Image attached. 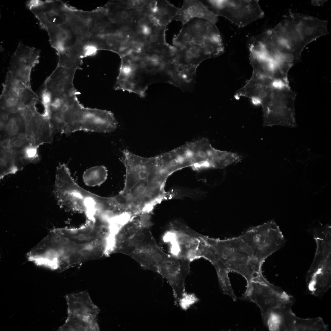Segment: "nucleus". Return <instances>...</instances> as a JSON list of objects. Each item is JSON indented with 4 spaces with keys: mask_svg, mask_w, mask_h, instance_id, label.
<instances>
[{
    "mask_svg": "<svg viewBox=\"0 0 331 331\" xmlns=\"http://www.w3.org/2000/svg\"><path fill=\"white\" fill-rule=\"evenodd\" d=\"M23 110L11 112L6 123L0 125L1 140L10 139L25 135Z\"/></svg>",
    "mask_w": 331,
    "mask_h": 331,
    "instance_id": "obj_19",
    "label": "nucleus"
},
{
    "mask_svg": "<svg viewBox=\"0 0 331 331\" xmlns=\"http://www.w3.org/2000/svg\"><path fill=\"white\" fill-rule=\"evenodd\" d=\"M54 192L62 205L84 212L89 219L107 216L112 210V197L100 196L82 188L74 181L68 169H62L57 173Z\"/></svg>",
    "mask_w": 331,
    "mask_h": 331,
    "instance_id": "obj_5",
    "label": "nucleus"
},
{
    "mask_svg": "<svg viewBox=\"0 0 331 331\" xmlns=\"http://www.w3.org/2000/svg\"><path fill=\"white\" fill-rule=\"evenodd\" d=\"M267 32L271 44L280 54L291 56L297 62L305 47L319 35L318 26L311 17L291 13Z\"/></svg>",
    "mask_w": 331,
    "mask_h": 331,
    "instance_id": "obj_3",
    "label": "nucleus"
},
{
    "mask_svg": "<svg viewBox=\"0 0 331 331\" xmlns=\"http://www.w3.org/2000/svg\"><path fill=\"white\" fill-rule=\"evenodd\" d=\"M111 234L103 220L89 219L78 228H58L54 249L64 270L110 253Z\"/></svg>",
    "mask_w": 331,
    "mask_h": 331,
    "instance_id": "obj_2",
    "label": "nucleus"
},
{
    "mask_svg": "<svg viewBox=\"0 0 331 331\" xmlns=\"http://www.w3.org/2000/svg\"><path fill=\"white\" fill-rule=\"evenodd\" d=\"M285 331H325L328 325L321 317L303 318L297 317L291 308L284 316Z\"/></svg>",
    "mask_w": 331,
    "mask_h": 331,
    "instance_id": "obj_17",
    "label": "nucleus"
},
{
    "mask_svg": "<svg viewBox=\"0 0 331 331\" xmlns=\"http://www.w3.org/2000/svg\"><path fill=\"white\" fill-rule=\"evenodd\" d=\"M241 299L249 300L258 306L263 321L273 309L293 301V296L269 282H251Z\"/></svg>",
    "mask_w": 331,
    "mask_h": 331,
    "instance_id": "obj_9",
    "label": "nucleus"
},
{
    "mask_svg": "<svg viewBox=\"0 0 331 331\" xmlns=\"http://www.w3.org/2000/svg\"><path fill=\"white\" fill-rule=\"evenodd\" d=\"M159 56L157 54H153L150 57L151 60L153 62H159Z\"/></svg>",
    "mask_w": 331,
    "mask_h": 331,
    "instance_id": "obj_28",
    "label": "nucleus"
},
{
    "mask_svg": "<svg viewBox=\"0 0 331 331\" xmlns=\"http://www.w3.org/2000/svg\"><path fill=\"white\" fill-rule=\"evenodd\" d=\"M293 301L283 304L272 310L263 321L270 331H285L284 316L287 310L291 308Z\"/></svg>",
    "mask_w": 331,
    "mask_h": 331,
    "instance_id": "obj_21",
    "label": "nucleus"
},
{
    "mask_svg": "<svg viewBox=\"0 0 331 331\" xmlns=\"http://www.w3.org/2000/svg\"><path fill=\"white\" fill-rule=\"evenodd\" d=\"M190 263L188 261L169 255L158 268L157 272L165 278L171 286L176 305L186 293L185 282L190 272Z\"/></svg>",
    "mask_w": 331,
    "mask_h": 331,
    "instance_id": "obj_11",
    "label": "nucleus"
},
{
    "mask_svg": "<svg viewBox=\"0 0 331 331\" xmlns=\"http://www.w3.org/2000/svg\"><path fill=\"white\" fill-rule=\"evenodd\" d=\"M107 171L103 166H97L86 170L83 175L85 184L88 186H94L101 184L106 180Z\"/></svg>",
    "mask_w": 331,
    "mask_h": 331,
    "instance_id": "obj_24",
    "label": "nucleus"
},
{
    "mask_svg": "<svg viewBox=\"0 0 331 331\" xmlns=\"http://www.w3.org/2000/svg\"><path fill=\"white\" fill-rule=\"evenodd\" d=\"M215 269L219 287L223 293L230 296L234 301L237 298L232 289L229 277V271L225 265L219 259L212 264Z\"/></svg>",
    "mask_w": 331,
    "mask_h": 331,
    "instance_id": "obj_22",
    "label": "nucleus"
},
{
    "mask_svg": "<svg viewBox=\"0 0 331 331\" xmlns=\"http://www.w3.org/2000/svg\"><path fill=\"white\" fill-rule=\"evenodd\" d=\"M296 95L290 87L281 89L272 88L270 100L262 106L263 126L296 127L295 108Z\"/></svg>",
    "mask_w": 331,
    "mask_h": 331,
    "instance_id": "obj_7",
    "label": "nucleus"
},
{
    "mask_svg": "<svg viewBox=\"0 0 331 331\" xmlns=\"http://www.w3.org/2000/svg\"><path fill=\"white\" fill-rule=\"evenodd\" d=\"M194 18L204 19L215 24L218 21L217 16L201 1L196 0H184L181 7L173 19L181 22L183 25Z\"/></svg>",
    "mask_w": 331,
    "mask_h": 331,
    "instance_id": "obj_16",
    "label": "nucleus"
},
{
    "mask_svg": "<svg viewBox=\"0 0 331 331\" xmlns=\"http://www.w3.org/2000/svg\"><path fill=\"white\" fill-rule=\"evenodd\" d=\"M32 141L39 146L44 143H51L55 133L49 119L40 113L34 106L33 110Z\"/></svg>",
    "mask_w": 331,
    "mask_h": 331,
    "instance_id": "obj_18",
    "label": "nucleus"
},
{
    "mask_svg": "<svg viewBox=\"0 0 331 331\" xmlns=\"http://www.w3.org/2000/svg\"><path fill=\"white\" fill-rule=\"evenodd\" d=\"M150 72L151 74H155L157 72V70L155 68H152L150 70Z\"/></svg>",
    "mask_w": 331,
    "mask_h": 331,
    "instance_id": "obj_31",
    "label": "nucleus"
},
{
    "mask_svg": "<svg viewBox=\"0 0 331 331\" xmlns=\"http://www.w3.org/2000/svg\"><path fill=\"white\" fill-rule=\"evenodd\" d=\"M120 159L126 170L124 188L117 195L123 211L133 216L149 214L162 201L172 197L165 190L168 177L149 157L137 155L127 149Z\"/></svg>",
    "mask_w": 331,
    "mask_h": 331,
    "instance_id": "obj_1",
    "label": "nucleus"
},
{
    "mask_svg": "<svg viewBox=\"0 0 331 331\" xmlns=\"http://www.w3.org/2000/svg\"><path fill=\"white\" fill-rule=\"evenodd\" d=\"M67 313L85 317L97 318L99 308L91 300L87 291L73 293L65 296Z\"/></svg>",
    "mask_w": 331,
    "mask_h": 331,
    "instance_id": "obj_15",
    "label": "nucleus"
},
{
    "mask_svg": "<svg viewBox=\"0 0 331 331\" xmlns=\"http://www.w3.org/2000/svg\"><path fill=\"white\" fill-rule=\"evenodd\" d=\"M324 2V1H313L312 2L313 4L315 5H320L321 4H322Z\"/></svg>",
    "mask_w": 331,
    "mask_h": 331,
    "instance_id": "obj_30",
    "label": "nucleus"
},
{
    "mask_svg": "<svg viewBox=\"0 0 331 331\" xmlns=\"http://www.w3.org/2000/svg\"><path fill=\"white\" fill-rule=\"evenodd\" d=\"M37 95L7 72L0 96V108L15 112L38 99Z\"/></svg>",
    "mask_w": 331,
    "mask_h": 331,
    "instance_id": "obj_10",
    "label": "nucleus"
},
{
    "mask_svg": "<svg viewBox=\"0 0 331 331\" xmlns=\"http://www.w3.org/2000/svg\"><path fill=\"white\" fill-rule=\"evenodd\" d=\"M50 120L55 133L69 135L78 131L108 133L110 124L104 110L85 108L77 97L51 110Z\"/></svg>",
    "mask_w": 331,
    "mask_h": 331,
    "instance_id": "obj_4",
    "label": "nucleus"
},
{
    "mask_svg": "<svg viewBox=\"0 0 331 331\" xmlns=\"http://www.w3.org/2000/svg\"><path fill=\"white\" fill-rule=\"evenodd\" d=\"M217 16L226 18L239 28L262 18L264 13L258 0H204L201 1Z\"/></svg>",
    "mask_w": 331,
    "mask_h": 331,
    "instance_id": "obj_8",
    "label": "nucleus"
},
{
    "mask_svg": "<svg viewBox=\"0 0 331 331\" xmlns=\"http://www.w3.org/2000/svg\"><path fill=\"white\" fill-rule=\"evenodd\" d=\"M198 300L194 294H188L185 293L179 300L178 305L183 310H185L196 302Z\"/></svg>",
    "mask_w": 331,
    "mask_h": 331,
    "instance_id": "obj_26",
    "label": "nucleus"
},
{
    "mask_svg": "<svg viewBox=\"0 0 331 331\" xmlns=\"http://www.w3.org/2000/svg\"><path fill=\"white\" fill-rule=\"evenodd\" d=\"M157 4L158 10L155 14L157 23L161 26H166L176 16L179 8L166 1H159Z\"/></svg>",
    "mask_w": 331,
    "mask_h": 331,
    "instance_id": "obj_23",
    "label": "nucleus"
},
{
    "mask_svg": "<svg viewBox=\"0 0 331 331\" xmlns=\"http://www.w3.org/2000/svg\"><path fill=\"white\" fill-rule=\"evenodd\" d=\"M31 144L25 135L4 140L5 147L10 148L18 152H21L27 146Z\"/></svg>",
    "mask_w": 331,
    "mask_h": 331,
    "instance_id": "obj_25",
    "label": "nucleus"
},
{
    "mask_svg": "<svg viewBox=\"0 0 331 331\" xmlns=\"http://www.w3.org/2000/svg\"><path fill=\"white\" fill-rule=\"evenodd\" d=\"M163 238L172 256L191 263L202 258L203 235L187 225L177 221L172 223Z\"/></svg>",
    "mask_w": 331,
    "mask_h": 331,
    "instance_id": "obj_6",
    "label": "nucleus"
},
{
    "mask_svg": "<svg viewBox=\"0 0 331 331\" xmlns=\"http://www.w3.org/2000/svg\"><path fill=\"white\" fill-rule=\"evenodd\" d=\"M67 314L68 316L64 323L59 328L58 330L99 331L97 318L85 317L69 313Z\"/></svg>",
    "mask_w": 331,
    "mask_h": 331,
    "instance_id": "obj_20",
    "label": "nucleus"
},
{
    "mask_svg": "<svg viewBox=\"0 0 331 331\" xmlns=\"http://www.w3.org/2000/svg\"><path fill=\"white\" fill-rule=\"evenodd\" d=\"M306 281L310 294L323 295L331 286V260L313 261L307 274Z\"/></svg>",
    "mask_w": 331,
    "mask_h": 331,
    "instance_id": "obj_14",
    "label": "nucleus"
},
{
    "mask_svg": "<svg viewBox=\"0 0 331 331\" xmlns=\"http://www.w3.org/2000/svg\"><path fill=\"white\" fill-rule=\"evenodd\" d=\"M76 70L57 66L44 85L43 89L49 95L51 101L77 93L73 83Z\"/></svg>",
    "mask_w": 331,
    "mask_h": 331,
    "instance_id": "obj_13",
    "label": "nucleus"
},
{
    "mask_svg": "<svg viewBox=\"0 0 331 331\" xmlns=\"http://www.w3.org/2000/svg\"><path fill=\"white\" fill-rule=\"evenodd\" d=\"M40 51L19 43L11 58L8 72L15 79L31 88V74L38 63Z\"/></svg>",
    "mask_w": 331,
    "mask_h": 331,
    "instance_id": "obj_12",
    "label": "nucleus"
},
{
    "mask_svg": "<svg viewBox=\"0 0 331 331\" xmlns=\"http://www.w3.org/2000/svg\"><path fill=\"white\" fill-rule=\"evenodd\" d=\"M137 25L140 27L142 28L144 25H145V22L144 20L142 19H139L137 21Z\"/></svg>",
    "mask_w": 331,
    "mask_h": 331,
    "instance_id": "obj_29",
    "label": "nucleus"
},
{
    "mask_svg": "<svg viewBox=\"0 0 331 331\" xmlns=\"http://www.w3.org/2000/svg\"><path fill=\"white\" fill-rule=\"evenodd\" d=\"M142 32L144 35L148 36L151 34V29L148 26L145 25L142 28Z\"/></svg>",
    "mask_w": 331,
    "mask_h": 331,
    "instance_id": "obj_27",
    "label": "nucleus"
}]
</instances>
